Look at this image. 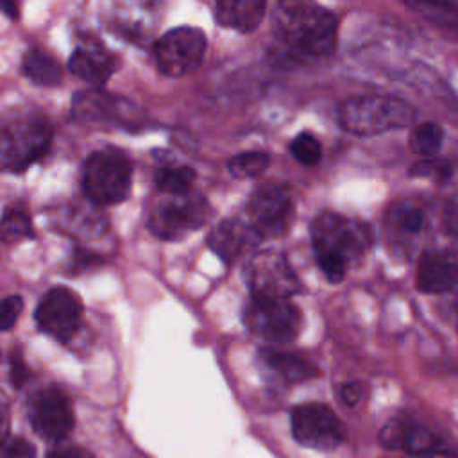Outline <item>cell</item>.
<instances>
[{"instance_id":"6da1fadb","label":"cell","mask_w":458,"mask_h":458,"mask_svg":"<svg viewBox=\"0 0 458 458\" xmlns=\"http://www.w3.org/2000/svg\"><path fill=\"white\" fill-rule=\"evenodd\" d=\"M311 243L326 279L336 284L345 277L347 268L372 247L374 233L358 218L324 211L311 224Z\"/></svg>"},{"instance_id":"7a4b0ae2","label":"cell","mask_w":458,"mask_h":458,"mask_svg":"<svg viewBox=\"0 0 458 458\" xmlns=\"http://www.w3.org/2000/svg\"><path fill=\"white\" fill-rule=\"evenodd\" d=\"M276 39L295 57H324L336 43V16L317 4L283 2L272 16Z\"/></svg>"},{"instance_id":"3957f363","label":"cell","mask_w":458,"mask_h":458,"mask_svg":"<svg viewBox=\"0 0 458 458\" xmlns=\"http://www.w3.org/2000/svg\"><path fill=\"white\" fill-rule=\"evenodd\" d=\"M415 109L395 97L360 95L347 98L338 107V122L344 131L356 136H376L411 125Z\"/></svg>"},{"instance_id":"277c9868","label":"cell","mask_w":458,"mask_h":458,"mask_svg":"<svg viewBox=\"0 0 458 458\" xmlns=\"http://www.w3.org/2000/svg\"><path fill=\"white\" fill-rule=\"evenodd\" d=\"M52 131L38 114H18L0 125V170L20 174L50 148Z\"/></svg>"},{"instance_id":"5b68a950","label":"cell","mask_w":458,"mask_h":458,"mask_svg":"<svg viewBox=\"0 0 458 458\" xmlns=\"http://www.w3.org/2000/svg\"><path fill=\"white\" fill-rule=\"evenodd\" d=\"M132 165L116 148H102L88 156L82 168V190L95 204H118L131 193Z\"/></svg>"},{"instance_id":"8992f818","label":"cell","mask_w":458,"mask_h":458,"mask_svg":"<svg viewBox=\"0 0 458 458\" xmlns=\"http://www.w3.org/2000/svg\"><path fill=\"white\" fill-rule=\"evenodd\" d=\"M208 218L209 204L200 193L165 195L148 213V229L154 236L174 242L202 227Z\"/></svg>"},{"instance_id":"52a82bcc","label":"cell","mask_w":458,"mask_h":458,"mask_svg":"<svg viewBox=\"0 0 458 458\" xmlns=\"http://www.w3.org/2000/svg\"><path fill=\"white\" fill-rule=\"evenodd\" d=\"M243 322L259 338L272 344H286L297 338L302 317L290 299L250 297L243 308Z\"/></svg>"},{"instance_id":"ba28073f","label":"cell","mask_w":458,"mask_h":458,"mask_svg":"<svg viewBox=\"0 0 458 458\" xmlns=\"http://www.w3.org/2000/svg\"><path fill=\"white\" fill-rule=\"evenodd\" d=\"M249 225L259 238H279L283 236L295 213L293 197L286 186L263 184L247 200Z\"/></svg>"},{"instance_id":"9c48e42d","label":"cell","mask_w":458,"mask_h":458,"mask_svg":"<svg viewBox=\"0 0 458 458\" xmlns=\"http://www.w3.org/2000/svg\"><path fill=\"white\" fill-rule=\"evenodd\" d=\"M250 297L290 299L301 292V281L286 258L276 250L254 254L245 267Z\"/></svg>"},{"instance_id":"30bf717a","label":"cell","mask_w":458,"mask_h":458,"mask_svg":"<svg viewBox=\"0 0 458 458\" xmlns=\"http://www.w3.org/2000/svg\"><path fill=\"white\" fill-rule=\"evenodd\" d=\"M208 39L197 27H175L163 34L154 45V57L161 73L181 77L193 72L206 52Z\"/></svg>"},{"instance_id":"8fae6325","label":"cell","mask_w":458,"mask_h":458,"mask_svg":"<svg viewBox=\"0 0 458 458\" xmlns=\"http://www.w3.org/2000/svg\"><path fill=\"white\" fill-rule=\"evenodd\" d=\"M293 438L310 449L331 451L345 438V429L331 408L322 403H304L290 415Z\"/></svg>"},{"instance_id":"7c38bea8","label":"cell","mask_w":458,"mask_h":458,"mask_svg":"<svg viewBox=\"0 0 458 458\" xmlns=\"http://www.w3.org/2000/svg\"><path fill=\"white\" fill-rule=\"evenodd\" d=\"M29 420L32 429L48 442L64 440L75 424L73 404L66 392L57 386H43L34 394L29 404Z\"/></svg>"},{"instance_id":"4fadbf2b","label":"cell","mask_w":458,"mask_h":458,"mask_svg":"<svg viewBox=\"0 0 458 458\" xmlns=\"http://www.w3.org/2000/svg\"><path fill=\"white\" fill-rule=\"evenodd\" d=\"M34 320L38 327L54 336L59 342L70 340L82 320V301L81 297L66 288V286H55L48 290L43 299L39 301Z\"/></svg>"},{"instance_id":"5bb4252c","label":"cell","mask_w":458,"mask_h":458,"mask_svg":"<svg viewBox=\"0 0 458 458\" xmlns=\"http://www.w3.org/2000/svg\"><path fill=\"white\" fill-rule=\"evenodd\" d=\"M72 109L75 118L88 122V123H98V125H113V123H125L129 118H132V106L113 93H107L104 89L89 88L75 93Z\"/></svg>"},{"instance_id":"9a60e30c","label":"cell","mask_w":458,"mask_h":458,"mask_svg":"<svg viewBox=\"0 0 458 458\" xmlns=\"http://www.w3.org/2000/svg\"><path fill=\"white\" fill-rule=\"evenodd\" d=\"M458 283V256L449 249L424 250L417 263L415 286L422 293H445Z\"/></svg>"},{"instance_id":"2e32d148","label":"cell","mask_w":458,"mask_h":458,"mask_svg":"<svg viewBox=\"0 0 458 458\" xmlns=\"http://www.w3.org/2000/svg\"><path fill=\"white\" fill-rule=\"evenodd\" d=\"M116 66V57L97 41H86L79 45L68 61L70 72L93 86L106 84Z\"/></svg>"},{"instance_id":"e0dca14e","label":"cell","mask_w":458,"mask_h":458,"mask_svg":"<svg viewBox=\"0 0 458 458\" xmlns=\"http://www.w3.org/2000/svg\"><path fill=\"white\" fill-rule=\"evenodd\" d=\"M261 238L254 233V229L249 224H243L242 220H222L216 224L209 236H208V247L225 263H233L242 254H245L250 247H254Z\"/></svg>"},{"instance_id":"ac0fdd59","label":"cell","mask_w":458,"mask_h":458,"mask_svg":"<svg viewBox=\"0 0 458 458\" xmlns=\"http://www.w3.org/2000/svg\"><path fill=\"white\" fill-rule=\"evenodd\" d=\"M381 444L390 449H404L410 454H424L437 451L440 440L426 428L408 424L403 420L388 422L381 435Z\"/></svg>"},{"instance_id":"d6986e66","label":"cell","mask_w":458,"mask_h":458,"mask_svg":"<svg viewBox=\"0 0 458 458\" xmlns=\"http://www.w3.org/2000/svg\"><path fill=\"white\" fill-rule=\"evenodd\" d=\"M265 14L261 0H222L216 4V23L240 32L254 30Z\"/></svg>"},{"instance_id":"ffe728a7","label":"cell","mask_w":458,"mask_h":458,"mask_svg":"<svg viewBox=\"0 0 458 458\" xmlns=\"http://www.w3.org/2000/svg\"><path fill=\"white\" fill-rule=\"evenodd\" d=\"M259 358L286 383H301L318 376V369L311 361L286 351L263 349L259 352Z\"/></svg>"},{"instance_id":"44dd1931","label":"cell","mask_w":458,"mask_h":458,"mask_svg":"<svg viewBox=\"0 0 458 458\" xmlns=\"http://www.w3.org/2000/svg\"><path fill=\"white\" fill-rule=\"evenodd\" d=\"M21 72L39 86H55L63 77V68L57 59L39 47H32L23 54Z\"/></svg>"},{"instance_id":"7402d4cb","label":"cell","mask_w":458,"mask_h":458,"mask_svg":"<svg viewBox=\"0 0 458 458\" xmlns=\"http://www.w3.org/2000/svg\"><path fill=\"white\" fill-rule=\"evenodd\" d=\"M442 141H444V131L438 123L433 122H424L415 125L410 131V150L417 156H420L422 159H429V157H437V154L442 148Z\"/></svg>"},{"instance_id":"603a6c76","label":"cell","mask_w":458,"mask_h":458,"mask_svg":"<svg viewBox=\"0 0 458 458\" xmlns=\"http://www.w3.org/2000/svg\"><path fill=\"white\" fill-rule=\"evenodd\" d=\"M195 181V170L190 166H161L156 175L154 182L165 195H182L191 191V184Z\"/></svg>"},{"instance_id":"cb8c5ba5","label":"cell","mask_w":458,"mask_h":458,"mask_svg":"<svg viewBox=\"0 0 458 458\" xmlns=\"http://www.w3.org/2000/svg\"><path fill=\"white\" fill-rule=\"evenodd\" d=\"M25 238H34L29 213L18 206L7 208L0 218V240L4 243H18Z\"/></svg>"},{"instance_id":"d4e9b609","label":"cell","mask_w":458,"mask_h":458,"mask_svg":"<svg viewBox=\"0 0 458 458\" xmlns=\"http://www.w3.org/2000/svg\"><path fill=\"white\" fill-rule=\"evenodd\" d=\"M270 165V157L261 150H249L236 154L229 159L227 168L238 179H250L263 174Z\"/></svg>"},{"instance_id":"484cf974","label":"cell","mask_w":458,"mask_h":458,"mask_svg":"<svg viewBox=\"0 0 458 458\" xmlns=\"http://www.w3.org/2000/svg\"><path fill=\"white\" fill-rule=\"evenodd\" d=\"M392 225L406 236H415L419 234L424 225H426V216L424 211L411 204V202H403L397 206L395 213H392Z\"/></svg>"},{"instance_id":"4316f807","label":"cell","mask_w":458,"mask_h":458,"mask_svg":"<svg viewBox=\"0 0 458 458\" xmlns=\"http://www.w3.org/2000/svg\"><path fill=\"white\" fill-rule=\"evenodd\" d=\"M290 152L292 156L306 166H311L315 163H318L320 154H322V147L318 143V140L311 134V132H301L297 134L292 143H290Z\"/></svg>"},{"instance_id":"83f0119b","label":"cell","mask_w":458,"mask_h":458,"mask_svg":"<svg viewBox=\"0 0 458 458\" xmlns=\"http://www.w3.org/2000/svg\"><path fill=\"white\" fill-rule=\"evenodd\" d=\"M453 174V168L447 161L438 159V157H429V159H420L410 168L411 177H420V179H431V181H445Z\"/></svg>"},{"instance_id":"f1b7e54d","label":"cell","mask_w":458,"mask_h":458,"mask_svg":"<svg viewBox=\"0 0 458 458\" xmlns=\"http://www.w3.org/2000/svg\"><path fill=\"white\" fill-rule=\"evenodd\" d=\"M23 310V299L20 295H11L0 302V331H7L14 326Z\"/></svg>"},{"instance_id":"f546056e","label":"cell","mask_w":458,"mask_h":458,"mask_svg":"<svg viewBox=\"0 0 458 458\" xmlns=\"http://www.w3.org/2000/svg\"><path fill=\"white\" fill-rule=\"evenodd\" d=\"M0 458H36L34 445L25 438H7L0 445Z\"/></svg>"},{"instance_id":"4dcf8cb0","label":"cell","mask_w":458,"mask_h":458,"mask_svg":"<svg viewBox=\"0 0 458 458\" xmlns=\"http://www.w3.org/2000/svg\"><path fill=\"white\" fill-rule=\"evenodd\" d=\"M29 376H30V370H29V367L25 365L23 358L18 356V354H14V356L11 358V381H13L14 388L23 386L25 381L29 379Z\"/></svg>"},{"instance_id":"1f68e13d","label":"cell","mask_w":458,"mask_h":458,"mask_svg":"<svg viewBox=\"0 0 458 458\" xmlns=\"http://www.w3.org/2000/svg\"><path fill=\"white\" fill-rule=\"evenodd\" d=\"M363 397V385L361 383H345L340 386V399L347 404V406H356Z\"/></svg>"},{"instance_id":"d6a6232c","label":"cell","mask_w":458,"mask_h":458,"mask_svg":"<svg viewBox=\"0 0 458 458\" xmlns=\"http://www.w3.org/2000/svg\"><path fill=\"white\" fill-rule=\"evenodd\" d=\"M47 458H93L84 447L79 445H57L54 447Z\"/></svg>"},{"instance_id":"836d02e7","label":"cell","mask_w":458,"mask_h":458,"mask_svg":"<svg viewBox=\"0 0 458 458\" xmlns=\"http://www.w3.org/2000/svg\"><path fill=\"white\" fill-rule=\"evenodd\" d=\"M7 433H9V406L0 397V445L7 440Z\"/></svg>"},{"instance_id":"e575fe53","label":"cell","mask_w":458,"mask_h":458,"mask_svg":"<svg viewBox=\"0 0 458 458\" xmlns=\"http://www.w3.org/2000/svg\"><path fill=\"white\" fill-rule=\"evenodd\" d=\"M0 9L4 11V13H7L11 18H16L18 16V9H16V5L14 4H11V2H0Z\"/></svg>"},{"instance_id":"d590c367","label":"cell","mask_w":458,"mask_h":458,"mask_svg":"<svg viewBox=\"0 0 458 458\" xmlns=\"http://www.w3.org/2000/svg\"><path fill=\"white\" fill-rule=\"evenodd\" d=\"M426 458H456V454L453 451H440V449H437V451L429 453Z\"/></svg>"}]
</instances>
